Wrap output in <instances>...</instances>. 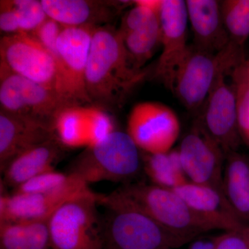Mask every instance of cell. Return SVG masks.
Listing matches in <instances>:
<instances>
[{
    "label": "cell",
    "mask_w": 249,
    "mask_h": 249,
    "mask_svg": "<svg viewBox=\"0 0 249 249\" xmlns=\"http://www.w3.org/2000/svg\"><path fill=\"white\" fill-rule=\"evenodd\" d=\"M147 76L134 67L118 29L110 24L95 29L85 76L91 103L119 109Z\"/></svg>",
    "instance_id": "6da1fadb"
},
{
    "label": "cell",
    "mask_w": 249,
    "mask_h": 249,
    "mask_svg": "<svg viewBox=\"0 0 249 249\" xmlns=\"http://www.w3.org/2000/svg\"><path fill=\"white\" fill-rule=\"evenodd\" d=\"M98 204L106 209L102 249H176L191 241L167 230L116 191L101 195Z\"/></svg>",
    "instance_id": "7a4b0ae2"
},
{
    "label": "cell",
    "mask_w": 249,
    "mask_h": 249,
    "mask_svg": "<svg viewBox=\"0 0 249 249\" xmlns=\"http://www.w3.org/2000/svg\"><path fill=\"white\" fill-rule=\"evenodd\" d=\"M127 132L114 130L75 159L67 173L89 186L100 181L131 183L142 170V155Z\"/></svg>",
    "instance_id": "3957f363"
},
{
    "label": "cell",
    "mask_w": 249,
    "mask_h": 249,
    "mask_svg": "<svg viewBox=\"0 0 249 249\" xmlns=\"http://www.w3.org/2000/svg\"><path fill=\"white\" fill-rule=\"evenodd\" d=\"M115 191L167 230L191 241L200 234L215 230L173 190L137 182L124 184Z\"/></svg>",
    "instance_id": "277c9868"
},
{
    "label": "cell",
    "mask_w": 249,
    "mask_h": 249,
    "mask_svg": "<svg viewBox=\"0 0 249 249\" xmlns=\"http://www.w3.org/2000/svg\"><path fill=\"white\" fill-rule=\"evenodd\" d=\"M101 195L73 198L53 213L49 221L52 249H102Z\"/></svg>",
    "instance_id": "5b68a950"
},
{
    "label": "cell",
    "mask_w": 249,
    "mask_h": 249,
    "mask_svg": "<svg viewBox=\"0 0 249 249\" xmlns=\"http://www.w3.org/2000/svg\"><path fill=\"white\" fill-rule=\"evenodd\" d=\"M1 111L52 124L59 111L71 106L60 93L19 76L0 64Z\"/></svg>",
    "instance_id": "8992f818"
},
{
    "label": "cell",
    "mask_w": 249,
    "mask_h": 249,
    "mask_svg": "<svg viewBox=\"0 0 249 249\" xmlns=\"http://www.w3.org/2000/svg\"><path fill=\"white\" fill-rule=\"evenodd\" d=\"M0 64L16 74L60 94L56 60L31 34L22 33L2 36L0 40Z\"/></svg>",
    "instance_id": "52a82bcc"
},
{
    "label": "cell",
    "mask_w": 249,
    "mask_h": 249,
    "mask_svg": "<svg viewBox=\"0 0 249 249\" xmlns=\"http://www.w3.org/2000/svg\"><path fill=\"white\" fill-rule=\"evenodd\" d=\"M95 29L64 27L57 40L60 93L71 106L91 104L87 92L85 76Z\"/></svg>",
    "instance_id": "ba28073f"
},
{
    "label": "cell",
    "mask_w": 249,
    "mask_h": 249,
    "mask_svg": "<svg viewBox=\"0 0 249 249\" xmlns=\"http://www.w3.org/2000/svg\"><path fill=\"white\" fill-rule=\"evenodd\" d=\"M180 131L181 124L176 113L163 103L141 102L129 112L127 133L145 153L170 152Z\"/></svg>",
    "instance_id": "9c48e42d"
},
{
    "label": "cell",
    "mask_w": 249,
    "mask_h": 249,
    "mask_svg": "<svg viewBox=\"0 0 249 249\" xmlns=\"http://www.w3.org/2000/svg\"><path fill=\"white\" fill-rule=\"evenodd\" d=\"M232 68V62L225 59L205 102L202 116L198 119L226 155L237 151L241 139L235 89L227 80Z\"/></svg>",
    "instance_id": "30bf717a"
},
{
    "label": "cell",
    "mask_w": 249,
    "mask_h": 249,
    "mask_svg": "<svg viewBox=\"0 0 249 249\" xmlns=\"http://www.w3.org/2000/svg\"><path fill=\"white\" fill-rule=\"evenodd\" d=\"M187 179L222 190L226 154L197 120L178 149Z\"/></svg>",
    "instance_id": "8fae6325"
},
{
    "label": "cell",
    "mask_w": 249,
    "mask_h": 249,
    "mask_svg": "<svg viewBox=\"0 0 249 249\" xmlns=\"http://www.w3.org/2000/svg\"><path fill=\"white\" fill-rule=\"evenodd\" d=\"M225 58L224 52L213 54L188 46L175 74L173 90L185 107L193 110L206 102Z\"/></svg>",
    "instance_id": "7c38bea8"
},
{
    "label": "cell",
    "mask_w": 249,
    "mask_h": 249,
    "mask_svg": "<svg viewBox=\"0 0 249 249\" xmlns=\"http://www.w3.org/2000/svg\"><path fill=\"white\" fill-rule=\"evenodd\" d=\"M159 14L161 52L154 70L153 76L173 92L175 74L188 48L186 1L161 0Z\"/></svg>",
    "instance_id": "4fadbf2b"
},
{
    "label": "cell",
    "mask_w": 249,
    "mask_h": 249,
    "mask_svg": "<svg viewBox=\"0 0 249 249\" xmlns=\"http://www.w3.org/2000/svg\"><path fill=\"white\" fill-rule=\"evenodd\" d=\"M118 29L134 67L142 66L160 47V9L161 0L134 1Z\"/></svg>",
    "instance_id": "5bb4252c"
},
{
    "label": "cell",
    "mask_w": 249,
    "mask_h": 249,
    "mask_svg": "<svg viewBox=\"0 0 249 249\" xmlns=\"http://www.w3.org/2000/svg\"><path fill=\"white\" fill-rule=\"evenodd\" d=\"M55 138L65 148H88L115 129L111 116L98 106H70L52 122Z\"/></svg>",
    "instance_id": "9a60e30c"
},
{
    "label": "cell",
    "mask_w": 249,
    "mask_h": 249,
    "mask_svg": "<svg viewBox=\"0 0 249 249\" xmlns=\"http://www.w3.org/2000/svg\"><path fill=\"white\" fill-rule=\"evenodd\" d=\"M173 191L215 230L227 232L247 224L236 213L222 190L187 181Z\"/></svg>",
    "instance_id": "2e32d148"
},
{
    "label": "cell",
    "mask_w": 249,
    "mask_h": 249,
    "mask_svg": "<svg viewBox=\"0 0 249 249\" xmlns=\"http://www.w3.org/2000/svg\"><path fill=\"white\" fill-rule=\"evenodd\" d=\"M55 138L49 123L0 111L1 171L16 156Z\"/></svg>",
    "instance_id": "e0dca14e"
},
{
    "label": "cell",
    "mask_w": 249,
    "mask_h": 249,
    "mask_svg": "<svg viewBox=\"0 0 249 249\" xmlns=\"http://www.w3.org/2000/svg\"><path fill=\"white\" fill-rule=\"evenodd\" d=\"M47 17L63 27L98 28L109 25L126 1L42 0Z\"/></svg>",
    "instance_id": "ac0fdd59"
},
{
    "label": "cell",
    "mask_w": 249,
    "mask_h": 249,
    "mask_svg": "<svg viewBox=\"0 0 249 249\" xmlns=\"http://www.w3.org/2000/svg\"><path fill=\"white\" fill-rule=\"evenodd\" d=\"M188 21L193 34V45L213 54L223 52L230 39L223 22L221 1L187 0Z\"/></svg>",
    "instance_id": "d6986e66"
},
{
    "label": "cell",
    "mask_w": 249,
    "mask_h": 249,
    "mask_svg": "<svg viewBox=\"0 0 249 249\" xmlns=\"http://www.w3.org/2000/svg\"><path fill=\"white\" fill-rule=\"evenodd\" d=\"M64 150L55 138L22 152L1 170V183L15 189L40 174L55 170L63 157Z\"/></svg>",
    "instance_id": "ffe728a7"
},
{
    "label": "cell",
    "mask_w": 249,
    "mask_h": 249,
    "mask_svg": "<svg viewBox=\"0 0 249 249\" xmlns=\"http://www.w3.org/2000/svg\"><path fill=\"white\" fill-rule=\"evenodd\" d=\"M78 196H80L43 193H1L0 223L49 219L64 203Z\"/></svg>",
    "instance_id": "44dd1931"
},
{
    "label": "cell",
    "mask_w": 249,
    "mask_h": 249,
    "mask_svg": "<svg viewBox=\"0 0 249 249\" xmlns=\"http://www.w3.org/2000/svg\"><path fill=\"white\" fill-rule=\"evenodd\" d=\"M222 189L237 215L249 224V158L237 151L226 155Z\"/></svg>",
    "instance_id": "7402d4cb"
},
{
    "label": "cell",
    "mask_w": 249,
    "mask_h": 249,
    "mask_svg": "<svg viewBox=\"0 0 249 249\" xmlns=\"http://www.w3.org/2000/svg\"><path fill=\"white\" fill-rule=\"evenodd\" d=\"M47 14L41 1L1 0L0 30L6 34H31L46 19Z\"/></svg>",
    "instance_id": "603a6c76"
},
{
    "label": "cell",
    "mask_w": 249,
    "mask_h": 249,
    "mask_svg": "<svg viewBox=\"0 0 249 249\" xmlns=\"http://www.w3.org/2000/svg\"><path fill=\"white\" fill-rule=\"evenodd\" d=\"M49 219L0 223V249H52Z\"/></svg>",
    "instance_id": "cb8c5ba5"
},
{
    "label": "cell",
    "mask_w": 249,
    "mask_h": 249,
    "mask_svg": "<svg viewBox=\"0 0 249 249\" xmlns=\"http://www.w3.org/2000/svg\"><path fill=\"white\" fill-rule=\"evenodd\" d=\"M12 193L70 195L73 196L94 194L89 186L75 175L55 170L46 172L13 190Z\"/></svg>",
    "instance_id": "d4e9b609"
},
{
    "label": "cell",
    "mask_w": 249,
    "mask_h": 249,
    "mask_svg": "<svg viewBox=\"0 0 249 249\" xmlns=\"http://www.w3.org/2000/svg\"><path fill=\"white\" fill-rule=\"evenodd\" d=\"M142 170L152 184L174 190L188 181L183 172L178 150L166 153L142 155Z\"/></svg>",
    "instance_id": "484cf974"
},
{
    "label": "cell",
    "mask_w": 249,
    "mask_h": 249,
    "mask_svg": "<svg viewBox=\"0 0 249 249\" xmlns=\"http://www.w3.org/2000/svg\"><path fill=\"white\" fill-rule=\"evenodd\" d=\"M221 10L231 45L242 50L249 37V0L222 1Z\"/></svg>",
    "instance_id": "4316f807"
},
{
    "label": "cell",
    "mask_w": 249,
    "mask_h": 249,
    "mask_svg": "<svg viewBox=\"0 0 249 249\" xmlns=\"http://www.w3.org/2000/svg\"><path fill=\"white\" fill-rule=\"evenodd\" d=\"M229 75L235 89L240 137L249 145V61H241Z\"/></svg>",
    "instance_id": "83f0119b"
},
{
    "label": "cell",
    "mask_w": 249,
    "mask_h": 249,
    "mask_svg": "<svg viewBox=\"0 0 249 249\" xmlns=\"http://www.w3.org/2000/svg\"><path fill=\"white\" fill-rule=\"evenodd\" d=\"M214 249H249V224L221 234Z\"/></svg>",
    "instance_id": "f1b7e54d"
},
{
    "label": "cell",
    "mask_w": 249,
    "mask_h": 249,
    "mask_svg": "<svg viewBox=\"0 0 249 249\" xmlns=\"http://www.w3.org/2000/svg\"><path fill=\"white\" fill-rule=\"evenodd\" d=\"M220 235L221 234L219 235L199 237L191 242L188 249H214L220 238Z\"/></svg>",
    "instance_id": "f546056e"
},
{
    "label": "cell",
    "mask_w": 249,
    "mask_h": 249,
    "mask_svg": "<svg viewBox=\"0 0 249 249\" xmlns=\"http://www.w3.org/2000/svg\"><path fill=\"white\" fill-rule=\"evenodd\" d=\"M172 249V248H163V249Z\"/></svg>",
    "instance_id": "4dcf8cb0"
}]
</instances>
